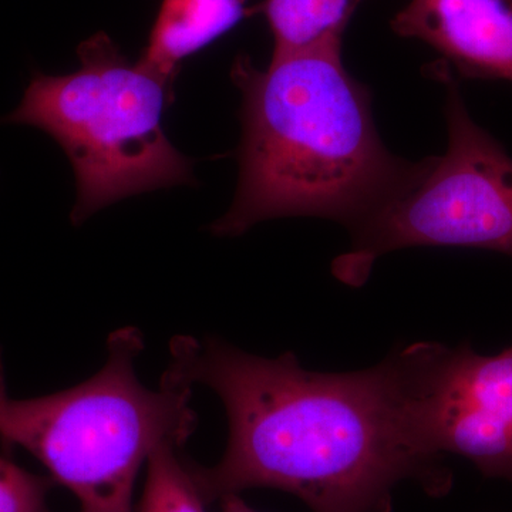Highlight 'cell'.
I'll list each match as a JSON object with an SVG mask.
<instances>
[{
    "mask_svg": "<svg viewBox=\"0 0 512 512\" xmlns=\"http://www.w3.org/2000/svg\"><path fill=\"white\" fill-rule=\"evenodd\" d=\"M170 350L191 383L210 387L227 410L220 463H188L205 503L268 487L315 512H390L400 481L433 495L450 488L421 433L420 343L345 375L309 372L293 353L249 355L217 338L178 336Z\"/></svg>",
    "mask_w": 512,
    "mask_h": 512,
    "instance_id": "1",
    "label": "cell"
},
{
    "mask_svg": "<svg viewBox=\"0 0 512 512\" xmlns=\"http://www.w3.org/2000/svg\"><path fill=\"white\" fill-rule=\"evenodd\" d=\"M343 36L258 70L232 67L244 96L237 195L217 235L237 237L269 218L325 217L355 227L419 171L392 156L377 134L372 101L342 59Z\"/></svg>",
    "mask_w": 512,
    "mask_h": 512,
    "instance_id": "2",
    "label": "cell"
},
{
    "mask_svg": "<svg viewBox=\"0 0 512 512\" xmlns=\"http://www.w3.org/2000/svg\"><path fill=\"white\" fill-rule=\"evenodd\" d=\"M136 328L111 333L107 360L86 382L36 399L9 396L0 355V443L35 456L79 500L80 512H133L138 471L156 448L183 447L197 426L191 380L170 357L158 390L136 373Z\"/></svg>",
    "mask_w": 512,
    "mask_h": 512,
    "instance_id": "3",
    "label": "cell"
},
{
    "mask_svg": "<svg viewBox=\"0 0 512 512\" xmlns=\"http://www.w3.org/2000/svg\"><path fill=\"white\" fill-rule=\"evenodd\" d=\"M77 53V72L36 73L18 109L0 119L40 128L62 146L77 180L74 225L130 195L191 183V160L161 123L171 84L128 62L103 32Z\"/></svg>",
    "mask_w": 512,
    "mask_h": 512,
    "instance_id": "4",
    "label": "cell"
},
{
    "mask_svg": "<svg viewBox=\"0 0 512 512\" xmlns=\"http://www.w3.org/2000/svg\"><path fill=\"white\" fill-rule=\"evenodd\" d=\"M443 157L420 163L412 181L353 227L332 265L346 285L365 284L377 259L409 247H470L512 256V158L478 127L451 87Z\"/></svg>",
    "mask_w": 512,
    "mask_h": 512,
    "instance_id": "5",
    "label": "cell"
},
{
    "mask_svg": "<svg viewBox=\"0 0 512 512\" xmlns=\"http://www.w3.org/2000/svg\"><path fill=\"white\" fill-rule=\"evenodd\" d=\"M419 410L433 456L458 454L485 476L512 480V346L481 356L424 343Z\"/></svg>",
    "mask_w": 512,
    "mask_h": 512,
    "instance_id": "6",
    "label": "cell"
},
{
    "mask_svg": "<svg viewBox=\"0 0 512 512\" xmlns=\"http://www.w3.org/2000/svg\"><path fill=\"white\" fill-rule=\"evenodd\" d=\"M392 29L429 45L460 76L512 83V0H410Z\"/></svg>",
    "mask_w": 512,
    "mask_h": 512,
    "instance_id": "7",
    "label": "cell"
},
{
    "mask_svg": "<svg viewBox=\"0 0 512 512\" xmlns=\"http://www.w3.org/2000/svg\"><path fill=\"white\" fill-rule=\"evenodd\" d=\"M248 0H163L141 66L173 84L188 56L229 32L247 15Z\"/></svg>",
    "mask_w": 512,
    "mask_h": 512,
    "instance_id": "8",
    "label": "cell"
},
{
    "mask_svg": "<svg viewBox=\"0 0 512 512\" xmlns=\"http://www.w3.org/2000/svg\"><path fill=\"white\" fill-rule=\"evenodd\" d=\"M363 0H265L255 8L264 13L274 36V55L343 36Z\"/></svg>",
    "mask_w": 512,
    "mask_h": 512,
    "instance_id": "9",
    "label": "cell"
},
{
    "mask_svg": "<svg viewBox=\"0 0 512 512\" xmlns=\"http://www.w3.org/2000/svg\"><path fill=\"white\" fill-rule=\"evenodd\" d=\"M181 447L165 443L147 460V481L140 512H207L205 501L178 454Z\"/></svg>",
    "mask_w": 512,
    "mask_h": 512,
    "instance_id": "10",
    "label": "cell"
},
{
    "mask_svg": "<svg viewBox=\"0 0 512 512\" xmlns=\"http://www.w3.org/2000/svg\"><path fill=\"white\" fill-rule=\"evenodd\" d=\"M53 480L23 470L0 457V512H49Z\"/></svg>",
    "mask_w": 512,
    "mask_h": 512,
    "instance_id": "11",
    "label": "cell"
},
{
    "mask_svg": "<svg viewBox=\"0 0 512 512\" xmlns=\"http://www.w3.org/2000/svg\"><path fill=\"white\" fill-rule=\"evenodd\" d=\"M222 512H256L245 504L239 494H229L221 498Z\"/></svg>",
    "mask_w": 512,
    "mask_h": 512,
    "instance_id": "12",
    "label": "cell"
}]
</instances>
